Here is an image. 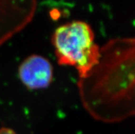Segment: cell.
Segmentation results:
<instances>
[{
  "instance_id": "1",
  "label": "cell",
  "mask_w": 135,
  "mask_h": 134,
  "mask_svg": "<svg viewBox=\"0 0 135 134\" xmlns=\"http://www.w3.org/2000/svg\"><path fill=\"white\" fill-rule=\"evenodd\" d=\"M84 110L95 121L117 123L135 116V36L115 38L100 47L98 64L78 78Z\"/></svg>"
},
{
  "instance_id": "4",
  "label": "cell",
  "mask_w": 135,
  "mask_h": 134,
  "mask_svg": "<svg viewBox=\"0 0 135 134\" xmlns=\"http://www.w3.org/2000/svg\"><path fill=\"white\" fill-rule=\"evenodd\" d=\"M0 134H17L12 128L8 127H2L0 128Z\"/></svg>"
},
{
  "instance_id": "3",
  "label": "cell",
  "mask_w": 135,
  "mask_h": 134,
  "mask_svg": "<svg viewBox=\"0 0 135 134\" xmlns=\"http://www.w3.org/2000/svg\"><path fill=\"white\" fill-rule=\"evenodd\" d=\"M18 77L26 88L38 90L47 88L54 79V68L48 58L39 54H31L20 63Z\"/></svg>"
},
{
  "instance_id": "2",
  "label": "cell",
  "mask_w": 135,
  "mask_h": 134,
  "mask_svg": "<svg viewBox=\"0 0 135 134\" xmlns=\"http://www.w3.org/2000/svg\"><path fill=\"white\" fill-rule=\"evenodd\" d=\"M51 42L58 64L74 67L78 78L84 77L99 61L100 46L96 43L93 29L85 21L62 24L52 33Z\"/></svg>"
}]
</instances>
